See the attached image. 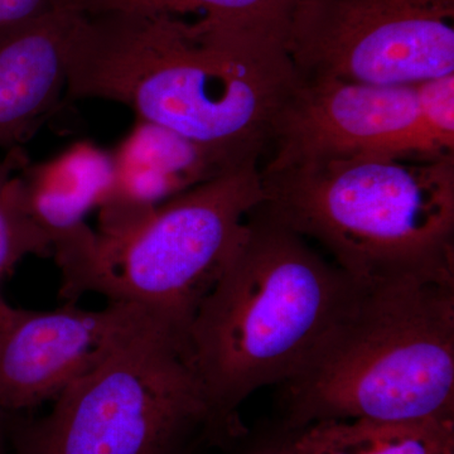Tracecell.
Here are the masks:
<instances>
[{"label":"cell","mask_w":454,"mask_h":454,"mask_svg":"<svg viewBox=\"0 0 454 454\" xmlns=\"http://www.w3.org/2000/svg\"><path fill=\"white\" fill-rule=\"evenodd\" d=\"M418 109L430 151L454 153V74L419 83Z\"/></svg>","instance_id":"16"},{"label":"cell","mask_w":454,"mask_h":454,"mask_svg":"<svg viewBox=\"0 0 454 454\" xmlns=\"http://www.w3.org/2000/svg\"><path fill=\"white\" fill-rule=\"evenodd\" d=\"M28 162L23 148L11 149L0 160V288L22 260L52 255L49 236L23 203L20 172Z\"/></svg>","instance_id":"15"},{"label":"cell","mask_w":454,"mask_h":454,"mask_svg":"<svg viewBox=\"0 0 454 454\" xmlns=\"http://www.w3.org/2000/svg\"><path fill=\"white\" fill-rule=\"evenodd\" d=\"M182 454H190V452H186V453H182Z\"/></svg>","instance_id":"20"},{"label":"cell","mask_w":454,"mask_h":454,"mask_svg":"<svg viewBox=\"0 0 454 454\" xmlns=\"http://www.w3.org/2000/svg\"><path fill=\"white\" fill-rule=\"evenodd\" d=\"M268 145L273 152L264 173L357 155H442L424 138L418 85L337 79L301 77L274 119Z\"/></svg>","instance_id":"8"},{"label":"cell","mask_w":454,"mask_h":454,"mask_svg":"<svg viewBox=\"0 0 454 454\" xmlns=\"http://www.w3.org/2000/svg\"><path fill=\"white\" fill-rule=\"evenodd\" d=\"M300 79L274 29L206 16L86 14L65 98L121 104L138 121L259 160Z\"/></svg>","instance_id":"1"},{"label":"cell","mask_w":454,"mask_h":454,"mask_svg":"<svg viewBox=\"0 0 454 454\" xmlns=\"http://www.w3.org/2000/svg\"><path fill=\"white\" fill-rule=\"evenodd\" d=\"M286 387L289 432L322 420L454 418V282L360 283L351 309Z\"/></svg>","instance_id":"4"},{"label":"cell","mask_w":454,"mask_h":454,"mask_svg":"<svg viewBox=\"0 0 454 454\" xmlns=\"http://www.w3.org/2000/svg\"><path fill=\"white\" fill-rule=\"evenodd\" d=\"M262 179V207L318 241L356 282H454V153L357 155Z\"/></svg>","instance_id":"3"},{"label":"cell","mask_w":454,"mask_h":454,"mask_svg":"<svg viewBox=\"0 0 454 454\" xmlns=\"http://www.w3.org/2000/svg\"><path fill=\"white\" fill-rule=\"evenodd\" d=\"M110 158L112 178L98 205L103 238L121 235L173 197L254 162L142 121Z\"/></svg>","instance_id":"11"},{"label":"cell","mask_w":454,"mask_h":454,"mask_svg":"<svg viewBox=\"0 0 454 454\" xmlns=\"http://www.w3.org/2000/svg\"><path fill=\"white\" fill-rule=\"evenodd\" d=\"M0 454H11L8 444V413L3 409H0Z\"/></svg>","instance_id":"19"},{"label":"cell","mask_w":454,"mask_h":454,"mask_svg":"<svg viewBox=\"0 0 454 454\" xmlns=\"http://www.w3.org/2000/svg\"><path fill=\"white\" fill-rule=\"evenodd\" d=\"M153 319L124 301L33 310L0 295V409L20 414L53 402Z\"/></svg>","instance_id":"9"},{"label":"cell","mask_w":454,"mask_h":454,"mask_svg":"<svg viewBox=\"0 0 454 454\" xmlns=\"http://www.w3.org/2000/svg\"><path fill=\"white\" fill-rule=\"evenodd\" d=\"M358 289L262 205L252 212L187 333L216 441L239 435L238 409L254 391L303 372Z\"/></svg>","instance_id":"2"},{"label":"cell","mask_w":454,"mask_h":454,"mask_svg":"<svg viewBox=\"0 0 454 454\" xmlns=\"http://www.w3.org/2000/svg\"><path fill=\"white\" fill-rule=\"evenodd\" d=\"M262 202L259 160L229 170L173 197L121 235H98L94 250L61 283L59 294L68 303L94 293L136 304L187 346L197 310Z\"/></svg>","instance_id":"6"},{"label":"cell","mask_w":454,"mask_h":454,"mask_svg":"<svg viewBox=\"0 0 454 454\" xmlns=\"http://www.w3.org/2000/svg\"><path fill=\"white\" fill-rule=\"evenodd\" d=\"M56 0H0V29L25 23L40 16Z\"/></svg>","instance_id":"17"},{"label":"cell","mask_w":454,"mask_h":454,"mask_svg":"<svg viewBox=\"0 0 454 454\" xmlns=\"http://www.w3.org/2000/svg\"><path fill=\"white\" fill-rule=\"evenodd\" d=\"M291 433L289 430L284 429L283 438L278 439L277 442H270V443L259 447L258 450H253L247 454H292Z\"/></svg>","instance_id":"18"},{"label":"cell","mask_w":454,"mask_h":454,"mask_svg":"<svg viewBox=\"0 0 454 454\" xmlns=\"http://www.w3.org/2000/svg\"><path fill=\"white\" fill-rule=\"evenodd\" d=\"M454 0H292L284 44L301 79L419 85L454 74Z\"/></svg>","instance_id":"7"},{"label":"cell","mask_w":454,"mask_h":454,"mask_svg":"<svg viewBox=\"0 0 454 454\" xmlns=\"http://www.w3.org/2000/svg\"><path fill=\"white\" fill-rule=\"evenodd\" d=\"M50 413H8L11 454H182L216 442L184 340L153 319L53 400Z\"/></svg>","instance_id":"5"},{"label":"cell","mask_w":454,"mask_h":454,"mask_svg":"<svg viewBox=\"0 0 454 454\" xmlns=\"http://www.w3.org/2000/svg\"><path fill=\"white\" fill-rule=\"evenodd\" d=\"M86 13L56 0L40 16L0 29V149L23 148L65 98L71 51Z\"/></svg>","instance_id":"10"},{"label":"cell","mask_w":454,"mask_h":454,"mask_svg":"<svg viewBox=\"0 0 454 454\" xmlns=\"http://www.w3.org/2000/svg\"><path fill=\"white\" fill-rule=\"evenodd\" d=\"M90 16L127 14L181 16L202 12L206 17L283 33L292 0H73Z\"/></svg>","instance_id":"14"},{"label":"cell","mask_w":454,"mask_h":454,"mask_svg":"<svg viewBox=\"0 0 454 454\" xmlns=\"http://www.w3.org/2000/svg\"><path fill=\"white\" fill-rule=\"evenodd\" d=\"M112 178V158L89 145L74 146L50 162H28L20 172L23 203L49 236L52 255L68 258L88 247L97 232L86 223Z\"/></svg>","instance_id":"12"},{"label":"cell","mask_w":454,"mask_h":454,"mask_svg":"<svg viewBox=\"0 0 454 454\" xmlns=\"http://www.w3.org/2000/svg\"><path fill=\"white\" fill-rule=\"evenodd\" d=\"M292 454H454V418L322 420L291 433Z\"/></svg>","instance_id":"13"}]
</instances>
